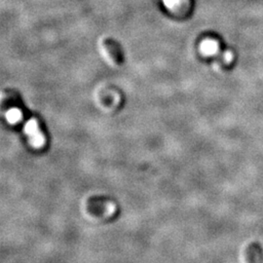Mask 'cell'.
I'll list each match as a JSON object with an SVG mask.
<instances>
[{
    "mask_svg": "<svg viewBox=\"0 0 263 263\" xmlns=\"http://www.w3.org/2000/svg\"><path fill=\"white\" fill-rule=\"evenodd\" d=\"M104 50L108 53V56H110L114 60H118L119 55H118V49L113 44L112 42H104Z\"/></svg>",
    "mask_w": 263,
    "mask_h": 263,
    "instance_id": "277c9868",
    "label": "cell"
},
{
    "mask_svg": "<svg viewBox=\"0 0 263 263\" xmlns=\"http://www.w3.org/2000/svg\"><path fill=\"white\" fill-rule=\"evenodd\" d=\"M163 3L168 9L172 10V9H176V7H178L180 5L182 0H163Z\"/></svg>",
    "mask_w": 263,
    "mask_h": 263,
    "instance_id": "5b68a950",
    "label": "cell"
},
{
    "mask_svg": "<svg viewBox=\"0 0 263 263\" xmlns=\"http://www.w3.org/2000/svg\"><path fill=\"white\" fill-rule=\"evenodd\" d=\"M200 51L205 56H214L220 51V45L214 40L207 39L201 43Z\"/></svg>",
    "mask_w": 263,
    "mask_h": 263,
    "instance_id": "7a4b0ae2",
    "label": "cell"
},
{
    "mask_svg": "<svg viewBox=\"0 0 263 263\" xmlns=\"http://www.w3.org/2000/svg\"><path fill=\"white\" fill-rule=\"evenodd\" d=\"M24 132L28 138L30 144L34 148H41L45 144V138L39 130L38 121L30 119L24 125Z\"/></svg>",
    "mask_w": 263,
    "mask_h": 263,
    "instance_id": "6da1fadb",
    "label": "cell"
},
{
    "mask_svg": "<svg viewBox=\"0 0 263 263\" xmlns=\"http://www.w3.org/2000/svg\"><path fill=\"white\" fill-rule=\"evenodd\" d=\"M22 112L19 108H11L5 113V118L9 124H17L22 119Z\"/></svg>",
    "mask_w": 263,
    "mask_h": 263,
    "instance_id": "3957f363",
    "label": "cell"
}]
</instances>
